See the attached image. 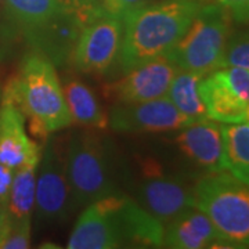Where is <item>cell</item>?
Instances as JSON below:
<instances>
[{"label": "cell", "instance_id": "1", "mask_svg": "<svg viewBox=\"0 0 249 249\" xmlns=\"http://www.w3.org/2000/svg\"><path fill=\"white\" fill-rule=\"evenodd\" d=\"M204 0H162L148 3L124 19L118 65L126 72L139 64L166 55L201 10Z\"/></svg>", "mask_w": 249, "mask_h": 249}, {"label": "cell", "instance_id": "2", "mask_svg": "<svg viewBox=\"0 0 249 249\" xmlns=\"http://www.w3.org/2000/svg\"><path fill=\"white\" fill-rule=\"evenodd\" d=\"M1 100L19 108L36 139L46 140L49 134L73 122L55 65L40 54L29 53L24 57L18 73L3 89Z\"/></svg>", "mask_w": 249, "mask_h": 249}, {"label": "cell", "instance_id": "3", "mask_svg": "<svg viewBox=\"0 0 249 249\" xmlns=\"http://www.w3.org/2000/svg\"><path fill=\"white\" fill-rule=\"evenodd\" d=\"M194 206L213 223L227 248H249V184L229 170L204 173L194 183Z\"/></svg>", "mask_w": 249, "mask_h": 249}, {"label": "cell", "instance_id": "4", "mask_svg": "<svg viewBox=\"0 0 249 249\" xmlns=\"http://www.w3.org/2000/svg\"><path fill=\"white\" fill-rule=\"evenodd\" d=\"M65 168L78 208L121 193L112 142L100 134H72L65 152Z\"/></svg>", "mask_w": 249, "mask_h": 249}, {"label": "cell", "instance_id": "5", "mask_svg": "<svg viewBox=\"0 0 249 249\" xmlns=\"http://www.w3.org/2000/svg\"><path fill=\"white\" fill-rule=\"evenodd\" d=\"M231 32L230 14L219 4L205 1L184 35L166 57L180 70L205 75L219 68Z\"/></svg>", "mask_w": 249, "mask_h": 249}, {"label": "cell", "instance_id": "6", "mask_svg": "<svg viewBox=\"0 0 249 249\" xmlns=\"http://www.w3.org/2000/svg\"><path fill=\"white\" fill-rule=\"evenodd\" d=\"M36 176L35 208L37 220L45 224L61 223L78 208L72 196L65 168V154L57 140L47 142Z\"/></svg>", "mask_w": 249, "mask_h": 249}, {"label": "cell", "instance_id": "7", "mask_svg": "<svg viewBox=\"0 0 249 249\" xmlns=\"http://www.w3.org/2000/svg\"><path fill=\"white\" fill-rule=\"evenodd\" d=\"M124 37V21L101 11L83 25L71 55L83 73L103 75L115 64Z\"/></svg>", "mask_w": 249, "mask_h": 249}, {"label": "cell", "instance_id": "8", "mask_svg": "<svg viewBox=\"0 0 249 249\" xmlns=\"http://www.w3.org/2000/svg\"><path fill=\"white\" fill-rule=\"evenodd\" d=\"M199 93L206 115L219 124L247 121L249 106V71L238 67H223L205 73Z\"/></svg>", "mask_w": 249, "mask_h": 249}, {"label": "cell", "instance_id": "9", "mask_svg": "<svg viewBox=\"0 0 249 249\" xmlns=\"http://www.w3.org/2000/svg\"><path fill=\"white\" fill-rule=\"evenodd\" d=\"M137 184L134 201L162 224L194 206V184L184 178L165 175L160 166L147 160Z\"/></svg>", "mask_w": 249, "mask_h": 249}, {"label": "cell", "instance_id": "10", "mask_svg": "<svg viewBox=\"0 0 249 249\" xmlns=\"http://www.w3.org/2000/svg\"><path fill=\"white\" fill-rule=\"evenodd\" d=\"M118 194L104 196L86 205L72 229L68 249L124 248L126 242L116 211Z\"/></svg>", "mask_w": 249, "mask_h": 249}, {"label": "cell", "instance_id": "11", "mask_svg": "<svg viewBox=\"0 0 249 249\" xmlns=\"http://www.w3.org/2000/svg\"><path fill=\"white\" fill-rule=\"evenodd\" d=\"M191 122L168 97L116 104L108 114V126L121 133H165L178 132Z\"/></svg>", "mask_w": 249, "mask_h": 249}, {"label": "cell", "instance_id": "12", "mask_svg": "<svg viewBox=\"0 0 249 249\" xmlns=\"http://www.w3.org/2000/svg\"><path fill=\"white\" fill-rule=\"evenodd\" d=\"M68 7L61 0H4L0 47L21 39L29 50L47 25Z\"/></svg>", "mask_w": 249, "mask_h": 249}, {"label": "cell", "instance_id": "13", "mask_svg": "<svg viewBox=\"0 0 249 249\" xmlns=\"http://www.w3.org/2000/svg\"><path fill=\"white\" fill-rule=\"evenodd\" d=\"M178 70L169 57L162 55L126 71L121 79L108 85L107 89L119 104L158 100L166 97Z\"/></svg>", "mask_w": 249, "mask_h": 249}, {"label": "cell", "instance_id": "14", "mask_svg": "<svg viewBox=\"0 0 249 249\" xmlns=\"http://www.w3.org/2000/svg\"><path fill=\"white\" fill-rule=\"evenodd\" d=\"M175 142L183 157L204 173L226 170L220 124L212 119L193 122L178 130Z\"/></svg>", "mask_w": 249, "mask_h": 249}, {"label": "cell", "instance_id": "15", "mask_svg": "<svg viewBox=\"0 0 249 249\" xmlns=\"http://www.w3.org/2000/svg\"><path fill=\"white\" fill-rule=\"evenodd\" d=\"M25 116L11 101H0V163L17 170L39 165L42 148L25 129Z\"/></svg>", "mask_w": 249, "mask_h": 249}, {"label": "cell", "instance_id": "16", "mask_svg": "<svg viewBox=\"0 0 249 249\" xmlns=\"http://www.w3.org/2000/svg\"><path fill=\"white\" fill-rule=\"evenodd\" d=\"M163 247L173 249L227 248L209 217L193 206L166 223Z\"/></svg>", "mask_w": 249, "mask_h": 249}, {"label": "cell", "instance_id": "17", "mask_svg": "<svg viewBox=\"0 0 249 249\" xmlns=\"http://www.w3.org/2000/svg\"><path fill=\"white\" fill-rule=\"evenodd\" d=\"M62 91L73 122L88 129L101 130L108 127V114L85 82L67 76L62 82Z\"/></svg>", "mask_w": 249, "mask_h": 249}, {"label": "cell", "instance_id": "18", "mask_svg": "<svg viewBox=\"0 0 249 249\" xmlns=\"http://www.w3.org/2000/svg\"><path fill=\"white\" fill-rule=\"evenodd\" d=\"M202 73L194 71L178 70L176 76L173 78L166 97L172 104L193 122H199L209 119L206 115L205 104L199 93V83L202 79Z\"/></svg>", "mask_w": 249, "mask_h": 249}, {"label": "cell", "instance_id": "19", "mask_svg": "<svg viewBox=\"0 0 249 249\" xmlns=\"http://www.w3.org/2000/svg\"><path fill=\"white\" fill-rule=\"evenodd\" d=\"M226 170L249 184V122L220 124Z\"/></svg>", "mask_w": 249, "mask_h": 249}, {"label": "cell", "instance_id": "20", "mask_svg": "<svg viewBox=\"0 0 249 249\" xmlns=\"http://www.w3.org/2000/svg\"><path fill=\"white\" fill-rule=\"evenodd\" d=\"M39 165H28L14 170L7 211L17 220H31L35 209L36 170Z\"/></svg>", "mask_w": 249, "mask_h": 249}, {"label": "cell", "instance_id": "21", "mask_svg": "<svg viewBox=\"0 0 249 249\" xmlns=\"http://www.w3.org/2000/svg\"><path fill=\"white\" fill-rule=\"evenodd\" d=\"M31 247V220H17L7 208L0 212V249H27Z\"/></svg>", "mask_w": 249, "mask_h": 249}, {"label": "cell", "instance_id": "22", "mask_svg": "<svg viewBox=\"0 0 249 249\" xmlns=\"http://www.w3.org/2000/svg\"><path fill=\"white\" fill-rule=\"evenodd\" d=\"M223 67H238L249 71V28L232 31L219 64V68Z\"/></svg>", "mask_w": 249, "mask_h": 249}, {"label": "cell", "instance_id": "23", "mask_svg": "<svg viewBox=\"0 0 249 249\" xmlns=\"http://www.w3.org/2000/svg\"><path fill=\"white\" fill-rule=\"evenodd\" d=\"M148 3L150 0H103L101 4H103V10L107 14L124 21L129 14L142 9V6Z\"/></svg>", "mask_w": 249, "mask_h": 249}, {"label": "cell", "instance_id": "24", "mask_svg": "<svg viewBox=\"0 0 249 249\" xmlns=\"http://www.w3.org/2000/svg\"><path fill=\"white\" fill-rule=\"evenodd\" d=\"M209 3H216L226 10L232 22L240 25H249V0H204Z\"/></svg>", "mask_w": 249, "mask_h": 249}, {"label": "cell", "instance_id": "25", "mask_svg": "<svg viewBox=\"0 0 249 249\" xmlns=\"http://www.w3.org/2000/svg\"><path fill=\"white\" fill-rule=\"evenodd\" d=\"M67 1L70 7H72L76 13H79L86 21H89L90 18L94 17L98 13L104 11L101 4L103 0H67Z\"/></svg>", "mask_w": 249, "mask_h": 249}, {"label": "cell", "instance_id": "26", "mask_svg": "<svg viewBox=\"0 0 249 249\" xmlns=\"http://www.w3.org/2000/svg\"><path fill=\"white\" fill-rule=\"evenodd\" d=\"M14 178V170L0 163V208L4 209L9 204L10 190Z\"/></svg>", "mask_w": 249, "mask_h": 249}, {"label": "cell", "instance_id": "27", "mask_svg": "<svg viewBox=\"0 0 249 249\" xmlns=\"http://www.w3.org/2000/svg\"><path fill=\"white\" fill-rule=\"evenodd\" d=\"M3 9H4V0H0V25H1V19H3Z\"/></svg>", "mask_w": 249, "mask_h": 249}, {"label": "cell", "instance_id": "28", "mask_svg": "<svg viewBox=\"0 0 249 249\" xmlns=\"http://www.w3.org/2000/svg\"><path fill=\"white\" fill-rule=\"evenodd\" d=\"M247 121L249 122V106H248V108H247Z\"/></svg>", "mask_w": 249, "mask_h": 249}, {"label": "cell", "instance_id": "29", "mask_svg": "<svg viewBox=\"0 0 249 249\" xmlns=\"http://www.w3.org/2000/svg\"><path fill=\"white\" fill-rule=\"evenodd\" d=\"M62 3H64V4H65V6H68V7H70V4H68V1H67V0H61ZM72 9V7H71Z\"/></svg>", "mask_w": 249, "mask_h": 249}, {"label": "cell", "instance_id": "30", "mask_svg": "<svg viewBox=\"0 0 249 249\" xmlns=\"http://www.w3.org/2000/svg\"><path fill=\"white\" fill-rule=\"evenodd\" d=\"M0 98H1V89H0Z\"/></svg>", "mask_w": 249, "mask_h": 249}, {"label": "cell", "instance_id": "31", "mask_svg": "<svg viewBox=\"0 0 249 249\" xmlns=\"http://www.w3.org/2000/svg\"><path fill=\"white\" fill-rule=\"evenodd\" d=\"M4 209H6V208H4ZM1 211H3V209H1V208H0V212H1Z\"/></svg>", "mask_w": 249, "mask_h": 249}]
</instances>
